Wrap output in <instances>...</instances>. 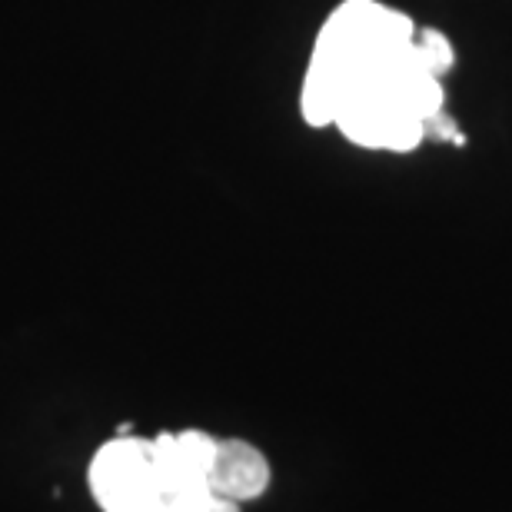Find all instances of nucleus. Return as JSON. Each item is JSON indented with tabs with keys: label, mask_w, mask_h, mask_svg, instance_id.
<instances>
[{
	"label": "nucleus",
	"mask_w": 512,
	"mask_h": 512,
	"mask_svg": "<svg viewBox=\"0 0 512 512\" xmlns=\"http://www.w3.org/2000/svg\"><path fill=\"white\" fill-rule=\"evenodd\" d=\"M207 486L213 496L230 499V503H250L263 496L270 486V463L253 443L243 439H220L217 453H213Z\"/></svg>",
	"instance_id": "obj_2"
},
{
	"label": "nucleus",
	"mask_w": 512,
	"mask_h": 512,
	"mask_svg": "<svg viewBox=\"0 0 512 512\" xmlns=\"http://www.w3.org/2000/svg\"><path fill=\"white\" fill-rule=\"evenodd\" d=\"M220 439L203 429L140 439L120 433L90 463V493L104 512H240L210 493L207 476Z\"/></svg>",
	"instance_id": "obj_1"
},
{
	"label": "nucleus",
	"mask_w": 512,
	"mask_h": 512,
	"mask_svg": "<svg viewBox=\"0 0 512 512\" xmlns=\"http://www.w3.org/2000/svg\"><path fill=\"white\" fill-rule=\"evenodd\" d=\"M416 54L423 60V67L429 70L433 77H446L449 70L456 64V47L443 30L436 27H423L416 30Z\"/></svg>",
	"instance_id": "obj_3"
},
{
	"label": "nucleus",
	"mask_w": 512,
	"mask_h": 512,
	"mask_svg": "<svg viewBox=\"0 0 512 512\" xmlns=\"http://www.w3.org/2000/svg\"><path fill=\"white\" fill-rule=\"evenodd\" d=\"M426 140H436V143H466L463 130H459V124L446 114V110H439L436 117L426 120Z\"/></svg>",
	"instance_id": "obj_4"
}]
</instances>
